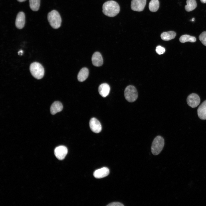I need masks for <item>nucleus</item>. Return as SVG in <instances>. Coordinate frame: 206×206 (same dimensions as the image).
Listing matches in <instances>:
<instances>
[{
  "instance_id": "nucleus-1",
  "label": "nucleus",
  "mask_w": 206,
  "mask_h": 206,
  "mask_svg": "<svg viewBox=\"0 0 206 206\" xmlns=\"http://www.w3.org/2000/svg\"><path fill=\"white\" fill-rule=\"evenodd\" d=\"M102 9L103 13L109 17H114L119 13L120 7L117 2L110 0L104 3Z\"/></svg>"
},
{
  "instance_id": "nucleus-2",
  "label": "nucleus",
  "mask_w": 206,
  "mask_h": 206,
  "mask_svg": "<svg viewBox=\"0 0 206 206\" xmlns=\"http://www.w3.org/2000/svg\"><path fill=\"white\" fill-rule=\"evenodd\" d=\"M47 19L50 25L54 29H57L61 25L62 19L59 12L56 10H53L49 12Z\"/></svg>"
},
{
  "instance_id": "nucleus-3",
  "label": "nucleus",
  "mask_w": 206,
  "mask_h": 206,
  "mask_svg": "<svg viewBox=\"0 0 206 206\" xmlns=\"http://www.w3.org/2000/svg\"><path fill=\"white\" fill-rule=\"evenodd\" d=\"M164 140L160 136H158L154 139L151 146V151L154 155L159 154L161 151L164 145Z\"/></svg>"
},
{
  "instance_id": "nucleus-4",
  "label": "nucleus",
  "mask_w": 206,
  "mask_h": 206,
  "mask_svg": "<svg viewBox=\"0 0 206 206\" xmlns=\"http://www.w3.org/2000/svg\"><path fill=\"white\" fill-rule=\"evenodd\" d=\"M30 70L32 75L37 79L42 78L44 76V69L38 62H34L31 64L30 66Z\"/></svg>"
},
{
  "instance_id": "nucleus-5",
  "label": "nucleus",
  "mask_w": 206,
  "mask_h": 206,
  "mask_svg": "<svg viewBox=\"0 0 206 206\" xmlns=\"http://www.w3.org/2000/svg\"><path fill=\"white\" fill-rule=\"evenodd\" d=\"M124 95L125 99L128 102H132L135 101L138 97V94L136 88L132 85L127 86L124 90Z\"/></svg>"
},
{
  "instance_id": "nucleus-6",
  "label": "nucleus",
  "mask_w": 206,
  "mask_h": 206,
  "mask_svg": "<svg viewBox=\"0 0 206 206\" xmlns=\"http://www.w3.org/2000/svg\"><path fill=\"white\" fill-rule=\"evenodd\" d=\"M146 0H132L131 4L132 9L134 11H142L146 5Z\"/></svg>"
},
{
  "instance_id": "nucleus-7",
  "label": "nucleus",
  "mask_w": 206,
  "mask_h": 206,
  "mask_svg": "<svg viewBox=\"0 0 206 206\" xmlns=\"http://www.w3.org/2000/svg\"><path fill=\"white\" fill-rule=\"evenodd\" d=\"M200 102V98L196 94L192 93L190 94L187 98L188 104L192 108H195L197 106Z\"/></svg>"
},
{
  "instance_id": "nucleus-8",
  "label": "nucleus",
  "mask_w": 206,
  "mask_h": 206,
  "mask_svg": "<svg viewBox=\"0 0 206 206\" xmlns=\"http://www.w3.org/2000/svg\"><path fill=\"white\" fill-rule=\"evenodd\" d=\"M67 148L64 146H60L54 150V154L56 158L60 160L64 159L68 153Z\"/></svg>"
},
{
  "instance_id": "nucleus-9",
  "label": "nucleus",
  "mask_w": 206,
  "mask_h": 206,
  "mask_svg": "<svg viewBox=\"0 0 206 206\" xmlns=\"http://www.w3.org/2000/svg\"><path fill=\"white\" fill-rule=\"evenodd\" d=\"M89 125L92 131L95 133H99L102 130V126L100 122L95 118H93L90 120Z\"/></svg>"
},
{
  "instance_id": "nucleus-10",
  "label": "nucleus",
  "mask_w": 206,
  "mask_h": 206,
  "mask_svg": "<svg viewBox=\"0 0 206 206\" xmlns=\"http://www.w3.org/2000/svg\"><path fill=\"white\" fill-rule=\"evenodd\" d=\"M25 23V16L24 13L22 12H19L17 15L15 22L16 27L19 29H22Z\"/></svg>"
},
{
  "instance_id": "nucleus-11",
  "label": "nucleus",
  "mask_w": 206,
  "mask_h": 206,
  "mask_svg": "<svg viewBox=\"0 0 206 206\" xmlns=\"http://www.w3.org/2000/svg\"><path fill=\"white\" fill-rule=\"evenodd\" d=\"M92 61L93 64L95 66H101L103 63V60L101 54L98 52H96L93 54Z\"/></svg>"
},
{
  "instance_id": "nucleus-12",
  "label": "nucleus",
  "mask_w": 206,
  "mask_h": 206,
  "mask_svg": "<svg viewBox=\"0 0 206 206\" xmlns=\"http://www.w3.org/2000/svg\"><path fill=\"white\" fill-rule=\"evenodd\" d=\"M109 173V169L107 167H104L96 170L94 173L93 175L96 178H101L106 177Z\"/></svg>"
},
{
  "instance_id": "nucleus-13",
  "label": "nucleus",
  "mask_w": 206,
  "mask_h": 206,
  "mask_svg": "<svg viewBox=\"0 0 206 206\" xmlns=\"http://www.w3.org/2000/svg\"><path fill=\"white\" fill-rule=\"evenodd\" d=\"M110 90L109 86L106 83H103L100 85L98 89L100 94L103 97H105L108 95Z\"/></svg>"
},
{
  "instance_id": "nucleus-14",
  "label": "nucleus",
  "mask_w": 206,
  "mask_h": 206,
  "mask_svg": "<svg viewBox=\"0 0 206 206\" xmlns=\"http://www.w3.org/2000/svg\"><path fill=\"white\" fill-rule=\"evenodd\" d=\"M63 108V106L62 103L59 101H56L52 104L50 107V112L52 114L54 115L61 111Z\"/></svg>"
},
{
  "instance_id": "nucleus-15",
  "label": "nucleus",
  "mask_w": 206,
  "mask_h": 206,
  "mask_svg": "<svg viewBox=\"0 0 206 206\" xmlns=\"http://www.w3.org/2000/svg\"><path fill=\"white\" fill-rule=\"evenodd\" d=\"M197 114L200 118L204 120L206 119V100L204 101L199 107Z\"/></svg>"
},
{
  "instance_id": "nucleus-16",
  "label": "nucleus",
  "mask_w": 206,
  "mask_h": 206,
  "mask_svg": "<svg viewBox=\"0 0 206 206\" xmlns=\"http://www.w3.org/2000/svg\"><path fill=\"white\" fill-rule=\"evenodd\" d=\"M89 71L86 68H82L79 72L78 75V79L80 82L85 81L88 78Z\"/></svg>"
},
{
  "instance_id": "nucleus-17",
  "label": "nucleus",
  "mask_w": 206,
  "mask_h": 206,
  "mask_svg": "<svg viewBox=\"0 0 206 206\" xmlns=\"http://www.w3.org/2000/svg\"><path fill=\"white\" fill-rule=\"evenodd\" d=\"M176 33L173 31L165 32L161 35L162 39L164 41H169L175 38L176 36Z\"/></svg>"
},
{
  "instance_id": "nucleus-18",
  "label": "nucleus",
  "mask_w": 206,
  "mask_h": 206,
  "mask_svg": "<svg viewBox=\"0 0 206 206\" xmlns=\"http://www.w3.org/2000/svg\"><path fill=\"white\" fill-rule=\"evenodd\" d=\"M186 3L187 5L185 6V9L188 12L193 10L197 6V3L195 0H187Z\"/></svg>"
},
{
  "instance_id": "nucleus-19",
  "label": "nucleus",
  "mask_w": 206,
  "mask_h": 206,
  "mask_svg": "<svg viewBox=\"0 0 206 206\" xmlns=\"http://www.w3.org/2000/svg\"><path fill=\"white\" fill-rule=\"evenodd\" d=\"M179 40L181 42L184 43L187 42H194L196 41V39L195 37L185 34L181 36Z\"/></svg>"
},
{
  "instance_id": "nucleus-20",
  "label": "nucleus",
  "mask_w": 206,
  "mask_h": 206,
  "mask_svg": "<svg viewBox=\"0 0 206 206\" xmlns=\"http://www.w3.org/2000/svg\"><path fill=\"white\" fill-rule=\"evenodd\" d=\"M159 6V2L158 0H151L149 4V8L151 12L157 11Z\"/></svg>"
},
{
  "instance_id": "nucleus-21",
  "label": "nucleus",
  "mask_w": 206,
  "mask_h": 206,
  "mask_svg": "<svg viewBox=\"0 0 206 206\" xmlns=\"http://www.w3.org/2000/svg\"><path fill=\"white\" fill-rule=\"evenodd\" d=\"M40 0H29V6L33 11H37L39 8Z\"/></svg>"
},
{
  "instance_id": "nucleus-22",
  "label": "nucleus",
  "mask_w": 206,
  "mask_h": 206,
  "mask_svg": "<svg viewBox=\"0 0 206 206\" xmlns=\"http://www.w3.org/2000/svg\"><path fill=\"white\" fill-rule=\"evenodd\" d=\"M199 39L202 44L206 46V31L203 32L199 35Z\"/></svg>"
},
{
  "instance_id": "nucleus-23",
  "label": "nucleus",
  "mask_w": 206,
  "mask_h": 206,
  "mask_svg": "<svg viewBox=\"0 0 206 206\" xmlns=\"http://www.w3.org/2000/svg\"><path fill=\"white\" fill-rule=\"evenodd\" d=\"M156 51L158 54L161 55L163 54L165 52V49L161 46L159 45L156 47Z\"/></svg>"
},
{
  "instance_id": "nucleus-24",
  "label": "nucleus",
  "mask_w": 206,
  "mask_h": 206,
  "mask_svg": "<svg viewBox=\"0 0 206 206\" xmlns=\"http://www.w3.org/2000/svg\"><path fill=\"white\" fill-rule=\"evenodd\" d=\"M107 206H123L124 205L119 202H113L109 203Z\"/></svg>"
},
{
  "instance_id": "nucleus-25",
  "label": "nucleus",
  "mask_w": 206,
  "mask_h": 206,
  "mask_svg": "<svg viewBox=\"0 0 206 206\" xmlns=\"http://www.w3.org/2000/svg\"><path fill=\"white\" fill-rule=\"evenodd\" d=\"M23 52L22 50L18 52V54L19 55H21L23 53Z\"/></svg>"
},
{
  "instance_id": "nucleus-26",
  "label": "nucleus",
  "mask_w": 206,
  "mask_h": 206,
  "mask_svg": "<svg viewBox=\"0 0 206 206\" xmlns=\"http://www.w3.org/2000/svg\"><path fill=\"white\" fill-rule=\"evenodd\" d=\"M201 2L203 3H206V0H200Z\"/></svg>"
},
{
  "instance_id": "nucleus-27",
  "label": "nucleus",
  "mask_w": 206,
  "mask_h": 206,
  "mask_svg": "<svg viewBox=\"0 0 206 206\" xmlns=\"http://www.w3.org/2000/svg\"><path fill=\"white\" fill-rule=\"evenodd\" d=\"M19 2H23L26 1V0H17Z\"/></svg>"
},
{
  "instance_id": "nucleus-28",
  "label": "nucleus",
  "mask_w": 206,
  "mask_h": 206,
  "mask_svg": "<svg viewBox=\"0 0 206 206\" xmlns=\"http://www.w3.org/2000/svg\"><path fill=\"white\" fill-rule=\"evenodd\" d=\"M194 20V18H193L192 19V20H191V21H193Z\"/></svg>"
}]
</instances>
